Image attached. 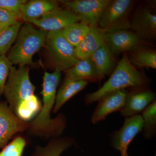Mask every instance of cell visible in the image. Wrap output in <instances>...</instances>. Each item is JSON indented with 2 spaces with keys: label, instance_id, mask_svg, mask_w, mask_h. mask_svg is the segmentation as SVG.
I'll return each instance as SVG.
<instances>
[{
  "label": "cell",
  "instance_id": "obj_1",
  "mask_svg": "<svg viewBox=\"0 0 156 156\" xmlns=\"http://www.w3.org/2000/svg\"><path fill=\"white\" fill-rule=\"evenodd\" d=\"M61 72L56 69L53 73L45 72L41 94L43 96V105L39 114L29 124V129L36 135L57 136L61 134L66 126L63 115L51 119V112L55 104L56 90L61 76Z\"/></svg>",
  "mask_w": 156,
  "mask_h": 156
},
{
  "label": "cell",
  "instance_id": "obj_2",
  "mask_svg": "<svg viewBox=\"0 0 156 156\" xmlns=\"http://www.w3.org/2000/svg\"><path fill=\"white\" fill-rule=\"evenodd\" d=\"M150 83L149 79L145 74L134 67L129 61L126 53H124L103 86L97 91L86 95L85 103L92 104L105 95L117 90L147 87Z\"/></svg>",
  "mask_w": 156,
  "mask_h": 156
},
{
  "label": "cell",
  "instance_id": "obj_3",
  "mask_svg": "<svg viewBox=\"0 0 156 156\" xmlns=\"http://www.w3.org/2000/svg\"><path fill=\"white\" fill-rule=\"evenodd\" d=\"M35 89L30 79L28 67L24 66H20L18 68L11 67L3 93L9 108L15 115L30 102Z\"/></svg>",
  "mask_w": 156,
  "mask_h": 156
},
{
  "label": "cell",
  "instance_id": "obj_4",
  "mask_svg": "<svg viewBox=\"0 0 156 156\" xmlns=\"http://www.w3.org/2000/svg\"><path fill=\"white\" fill-rule=\"evenodd\" d=\"M48 32L36 29L30 23L21 27L16 42L7 56L12 64H33V57L45 44Z\"/></svg>",
  "mask_w": 156,
  "mask_h": 156
},
{
  "label": "cell",
  "instance_id": "obj_5",
  "mask_svg": "<svg viewBox=\"0 0 156 156\" xmlns=\"http://www.w3.org/2000/svg\"><path fill=\"white\" fill-rule=\"evenodd\" d=\"M45 44L55 69L65 71L79 60L75 48L65 39L61 31L48 32Z\"/></svg>",
  "mask_w": 156,
  "mask_h": 156
},
{
  "label": "cell",
  "instance_id": "obj_6",
  "mask_svg": "<svg viewBox=\"0 0 156 156\" xmlns=\"http://www.w3.org/2000/svg\"><path fill=\"white\" fill-rule=\"evenodd\" d=\"M133 3L131 0H110L101 14L98 27L106 32L130 29L129 16Z\"/></svg>",
  "mask_w": 156,
  "mask_h": 156
},
{
  "label": "cell",
  "instance_id": "obj_7",
  "mask_svg": "<svg viewBox=\"0 0 156 156\" xmlns=\"http://www.w3.org/2000/svg\"><path fill=\"white\" fill-rule=\"evenodd\" d=\"M110 0L62 1V3L90 27L98 26L101 16Z\"/></svg>",
  "mask_w": 156,
  "mask_h": 156
},
{
  "label": "cell",
  "instance_id": "obj_8",
  "mask_svg": "<svg viewBox=\"0 0 156 156\" xmlns=\"http://www.w3.org/2000/svg\"><path fill=\"white\" fill-rule=\"evenodd\" d=\"M105 41V44L115 56L148 45L147 42L143 41L134 32L129 30L107 32Z\"/></svg>",
  "mask_w": 156,
  "mask_h": 156
},
{
  "label": "cell",
  "instance_id": "obj_9",
  "mask_svg": "<svg viewBox=\"0 0 156 156\" xmlns=\"http://www.w3.org/2000/svg\"><path fill=\"white\" fill-rule=\"evenodd\" d=\"M143 129V120L140 115L126 118L123 126L113 134L111 140L112 147L119 151L121 156H128V146Z\"/></svg>",
  "mask_w": 156,
  "mask_h": 156
},
{
  "label": "cell",
  "instance_id": "obj_10",
  "mask_svg": "<svg viewBox=\"0 0 156 156\" xmlns=\"http://www.w3.org/2000/svg\"><path fill=\"white\" fill-rule=\"evenodd\" d=\"M131 89L127 90L125 106L120 111L125 118L140 115L156 100L155 93L147 87Z\"/></svg>",
  "mask_w": 156,
  "mask_h": 156
},
{
  "label": "cell",
  "instance_id": "obj_11",
  "mask_svg": "<svg viewBox=\"0 0 156 156\" xmlns=\"http://www.w3.org/2000/svg\"><path fill=\"white\" fill-rule=\"evenodd\" d=\"M80 20L69 9L58 7L40 19L30 22L38 27L40 29L49 32L61 31Z\"/></svg>",
  "mask_w": 156,
  "mask_h": 156
},
{
  "label": "cell",
  "instance_id": "obj_12",
  "mask_svg": "<svg viewBox=\"0 0 156 156\" xmlns=\"http://www.w3.org/2000/svg\"><path fill=\"white\" fill-rule=\"evenodd\" d=\"M130 29L143 41L154 40L156 37V14L147 6L138 9L130 21Z\"/></svg>",
  "mask_w": 156,
  "mask_h": 156
},
{
  "label": "cell",
  "instance_id": "obj_13",
  "mask_svg": "<svg viewBox=\"0 0 156 156\" xmlns=\"http://www.w3.org/2000/svg\"><path fill=\"white\" fill-rule=\"evenodd\" d=\"M29 124L17 118L9 107L0 103V148L5 146L15 134L25 131Z\"/></svg>",
  "mask_w": 156,
  "mask_h": 156
},
{
  "label": "cell",
  "instance_id": "obj_14",
  "mask_svg": "<svg viewBox=\"0 0 156 156\" xmlns=\"http://www.w3.org/2000/svg\"><path fill=\"white\" fill-rule=\"evenodd\" d=\"M127 95V90L123 89L110 92L101 97L92 114V122L96 124L105 119L112 113L121 111L125 106Z\"/></svg>",
  "mask_w": 156,
  "mask_h": 156
},
{
  "label": "cell",
  "instance_id": "obj_15",
  "mask_svg": "<svg viewBox=\"0 0 156 156\" xmlns=\"http://www.w3.org/2000/svg\"><path fill=\"white\" fill-rule=\"evenodd\" d=\"M106 31L99 27H90V30L81 43L75 48L79 59L89 58L95 51L105 44Z\"/></svg>",
  "mask_w": 156,
  "mask_h": 156
},
{
  "label": "cell",
  "instance_id": "obj_16",
  "mask_svg": "<svg viewBox=\"0 0 156 156\" xmlns=\"http://www.w3.org/2000/svg\"><path fill=\"white\" fill-rule=\"evenodd\" d=\"M66 77L73 80L100 82L101 80L89 58L79 59L76 64L65 71Z\"/></svg>",
  "mask_w": 156,
  "mask_h": 156
},
{
  "label": "cell",
  "instance_id": "obj_17",
  "mask_svg": "<svg viewBox=\"0 0 156 156\" xmlns=\"http://www.w3.org/2000/svg\"><path fill=\"white\" fill-rule=\"evenodd\" d=\"M58 7V2L53 0L27 1L21 9V18L23 21L30 23L40 19Z\"/></svg>",
  "mask_w": 156,
  "mask_h": 156
},
{
  "label": "cell",
  "instance_id": "obj_18",
  "mask_svg": "<svg viewBox=\"0 0 156 156\" xmlns=\"http://www.w3.org/2000/svg\"><path fill=\"white\" fill-rule=\"evenodd\" d=\"M101 79L111 74L117 64L115 56L105 44L98 49L89 57Z\"/></svg>",
  "mask_w": 156,
  "mask_h": 156
},
{
  "label": "cell",
  "instance_id": "obj_19",
  "mask_svg": "<svg viewBox=\"0 0 156 156\" xmlns=\"http://www.w3.org/2000/svg\"><path fill=\"white\" fill-rule=\"evenodd\" d=\"M88 83L76 81L65 78L61 87L56 93L53 112L56 113L67 101L86 88Z\"/></svg>",
  "mask_w": 156,
  "mask_h": 156
},
{
  "label": "cell",
  "instance_id": "obj_20",
  "mask_svg": "<svg viewBox=\"0 0 156 156\" xmlns=\"http://www.w3.org/2000/svg\"><path fill=\"white\" fill-rule=\"evenodd\" d=\"M129 61L136 68L156 69V50L144 46L126 53Z\"/></svg>",
  "mask_w": 156,
  "mask_h": 156
},
{
  "label": "cell",
  "instance_id": "obj_21",
  "mask_svg": "<svg viewBox=\"0 0 156 156\" xmlns=\"http://www.w3.org/2000/svg\"><path fill=\"white\" fill-rule=\"evenodd\" d=\"M69 137L56 138L51 140L45 147L38 146L32 156H60L68 148L73 144Z\"/></svg>",
  "mask_w": 156,
  "mask_h": 156
},
{
  "label": "cell",
  "instance_id": "obj_22",
  "mask_svg": "<svg viewBox=\"0 0 156 156\" xmlns=\"http://www.w3.org/2000/svg\"><path fill=\"white\" fill-rule=\"evenodd\" d=\"M90 27L83 22H76L61 30V33L69 43L75 48L87 35Z\"/></svg>",
  "mask_w": 156,
  "mask_h": 156
},
{
  "label": "cell",
  "instance_id": "obj_23",
  "mask_svg": "<svg viewBox=\"0 0 156 156\" xmlns=\"http://www.w3.org/2000/svg\"><path fill=\"white\" fill-rule=\"evenodd\" d=\"M143 135L146 139H151L156 134V101L151 104L142 112Z\"/></svg>",
  "mask_w": 156,
  "mask_h": 156
},
{
  "label": "cell",
  "instance_id": "obj_24",
  "mask_svg": "<svg viewBox=\"0 0 156 156\" xmlns=\"http://www.w3.org/2000/svg\"><path fill=\"white\" fill-rule=\"evenodd\" d=\"M21 23L18 22L5 29L0 33V56L5 55L11 45L17 39L21 27Z\"/></svg>",
  "mask_w": 156,
  "mask_h": 156
},
{
  "label": "cell",
  "instance_id": "obj_25",
  "mask_svg": "<svg viewBox=\"0 0 156 156\" xmlns=\"http://www.w3.org/2000/svg\"><path fill=\"white\" fill-rule=\"evenodd\" d=\"M27 142L24 137L17 136L3 148L0 156H22Z\"/></svg>",
  "mask_w": 156,
  "mask_h": 156
},
{
  "label": "cell",
  "instance_id": "obj_26",
  "mask_svg": "<svg viewBox=\"0 0 156 156\" xmlns=\"http://www.w3.org/2000/svg\"><path fill=\"white\" fill-rule=\"evenodd\" d=\"M12 65L5 55L0 56V97L4 93L5 85Z\"/></svg>",
  "mask_w": 156,
  "mask_h": 156
},
{
  "label": "cell",
  "instance_id": "obj_27",
  "mask_svg": "<svg viewBox=\"0 0 156 156\" xmlns=\"http://www.w3.org/2000/svg\"><path fill=\"white\" fill-rule=\"evenodd\" d=\"M21 16L0 8V27L2 30L19 22Z\"/></svg>",
  "mask_w": 156,
  "mask_h": 156
},
{
  "label": "cell",
  "instance_id": "obj_28",
  "mask_svg": "<svg viewBox=\"0 0 156 156\" xmlns=\"http://www.w3.org/2000/svg\"><path fill=\"white\" fill-rule=\"evenodd\" d=\"M27 2L26 0H0V8L21 17V9Z\"/></svg>",
  "mask_w": 156,
  "mask_h": 156
},
{
  "label": "cell",
  "instance_id": "obj_29",
  "mask_svg": "<svg viewBox=\"0 0 156 156\" xmlns=\"http://www.w3.org/2000/svg\"><path fill=\"white\" fill-rule=\"evenodd\" d=\"M2 29L1 28V27H0V33H1V32H2Z\"/></svg>",
  "mask_w": 156,
  "mask_h": 156
},
{
  "label": "cell",
  "instance_id": "obj_30",
  "mask_svg": "<svg viewBox=\"0 0 156 156\" xmlns=\"http://www.w3.org/2000/svg\"><path fill=\"white\" fill-rule=\"evenodd\" d=\"M154 156H156V155H155Z\"/></svg>",
  "mask_w": 156,
  "mask_h": 156
}]
</instances>
